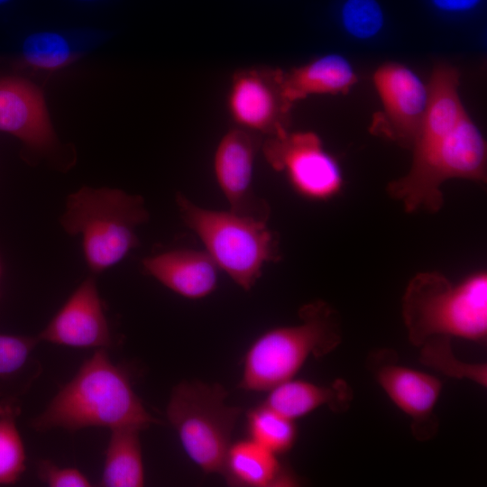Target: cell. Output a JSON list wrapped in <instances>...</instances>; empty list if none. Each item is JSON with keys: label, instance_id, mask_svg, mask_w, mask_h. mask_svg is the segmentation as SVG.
Masks as SVG:
<instances>
[{"label": "cell", "instance_id": "obj_1", "mask_svg": "<svg viewBox=\"0 0 487 487\" xmlns=\"http://www.w3.org/2000/svg\"><path fill=\"white\" fill-rule=\"evenodd\" d=\"M411 147L409 170L387 186L408 213L438 212L448 179L486 182V142L467 113L457 122H423Z\"/></svg>", "mask_w": 487, "mask_h": 487}, {"label": "cell", "instance_id": "obj_2", "mask_svg": "<svg viewBox=\"0 0 487 487\" xmlns=\"http://www.w3.org/2000/svg\"><path fill=\"white\" fill-rule=\"evenodd\" d=\"M159 423L134 392L128 374L96 349L75 376L52 398L32 422L40 432L87 427H137Z\"/></svg>", "mask_w": 487, "mask_h": 487}, {"label": "cell", "instance_id": "obj_3", "mask_svg": "<svg viewBox=\"0 0 487 487\" xmlns=\"http://www.w3.org/2000/svg\"><path fill=\"white\" fill-rule=\"evenodd\" d=\"M409 341L419 347L435 336L482 343L487 336V273L475 271L453 283L438 271L417 273L402 297Z\"/></svg>", "mask_w": 487, "mask_h": 487}, {"label": "cell", "instance_id": "obj_4", "mask_svg": "<svg viewBox=\"0 0 487 487\" xmlns=\"http://www.w3.org/2000/svg\"><path fill=\"white\" fill-rule=\"evenodd\" d=\"M148 219L139 195L82 187L69 195L60 224L70 235L80 236L86 263L93 274H98L140 245L137 229Z\"/></svg>", "mask_w": 487, "mask_h": 487}, {"label": "cell", "instance_id": "obj_5", "mask_svg": "<svg viewBox=\"0 0 487 487\" xmlns=\"http://www.w3.org/2000/svg\"><path fill=\"white\" fill-rule=\"evenodd\" d=\"M299 323L269 329L248 348L239 387L265 391L290 380L310 357H322L342 341L338 313L326 302L303 305Z\"/></svg>", "mask_w": 487, "mask_h": 487}, {"label": "cell", "instance_id": "obj_6", "mask_svg": "<svg viewBox=\"0 0 487 487\" xmlns=\"http://www.w3.org/2000/svg\"><path fill=\"white\" fill-rule=\"evenodd\" d=\"M176 203L182 221L218 269L243 289H253L264 266L281 259L279 236L267 223L229 210L204 208L181 193H177Z\"/></svg>", "mask_w": 487, "mask_h": 487}, {"label": "cell", "instance_id": "obj_7", "mask_svg": "<svg viewBox=\"0 0 487 487\" xmlns=\"http://www.w3.org/2000/svg\"><path fill=\"white\" fill-rule=\"evenodd\" d=\"M217 383L182 381L171 391L166 415L188 456L205 473L222 472L231 436L240 416L226 403Z\"/></svg>", "mask_w": 487, "mask_h": 487}, {"label": "cell", "instance_id": "obj_8", "mask_svg": "<svg viewBox=\"0 0 487 487\" xmlns=\"http://www.w3.org/2000/svg\"><path fill=\"white\" fill-rule=\"evenodd\" d=\"M262 152L271 167L283 173L302 198L326 201L341 192L344 179L340 165L316 133L286 131L270 136Z\"/></svg>", "mask_w": 487, "mask_h": 487}, {"label": "cell", "instance_id": "obj_9", "mask_svg": "<svg viewBox=\"0 0 487 487\" xmlns=\"http://www.w3.org/2000/svg\"><path fill=\"white\" fill-rule=\"evenodd\" d=\"M373 83L384 112L374 121L373 133L411 147L427 108V86L413 70L393 62L376 69Z\"/></svg>", "mask_w": 487, "mask_h": 487}, {"label": "cell", "instance_id": "obj_10", "mask_svg": "<svg viewBox=\"0 0 487 487\" xmlns=\"http://www.w3.org/2000/svg\"><path fill=\"white\" fill-rule=\"evenodd\" d=\"M257 142L250 132L234 129L219 142L214 156V172L229 211L267 223L271 208L253 188Z\"/></svg>", "mask_w": 487, "mask_h": 487}, {"label": "cell", "instance_id": "obj_11", "mask_svg": "<svg viewBox=\"0 0 487 487\" xmlns=\"http://www.w3.org/2000/svg\"><path fill=\"white\" fill-rule=\"evenodd\" d=\"M234 120L248 132L273 136L287 130L290 107L285 102L279 70H245L232 82L228 96Z\"/></svg>", "mask_w": 487, "mask_h": 487}, {"label": "cell", "instance_id": "obj_12", "mask_svg": "<svg viewBox=\"0 0 487 487\" xmlns=\"http://www.w3.org/2000/svg\"><path fill=\"white\" fill-rule=\"evenodd\" d=\"M40 341L74 347L107 348L112 337L95 276L86 278L37 335Z\"/></svg>", "mask_w": 487, "mask_h": 487}, {"label": "cell", "instance_id": "obj_13", "mask_svg": "<svg viewBox=\"0 0 487 487\" xmlns=\"http://www.w3.org/2000/svg\"><path fill=\"white\" fill-rule=\"evenodd\" d=\"M0 132L15 136L39 154L59 147L41 90L23 78H0Z\"/></svg>", "mask_w": 487, "mask_h": 487}, {"label": "cell", "instance_id": "obj_14", "mask_svg": "<svg viewBox=\"0 0 487 487\" xmlns=\"http://www.w3.org/2000/svg\"><path fill=\"white\" fill-rule=\"evenodd\" d=\"M374 373L392 402L412 418L414 436L418 440L431 438L438 427L434 408L441 393V381L391 360L380 362L374 368Z\"/></svg>", "mask_w": 487, "mask_h": 487}, {"label": "cell", "instance_id": "obj_15", "mask_svg": "<svg viewBox=\"0 0 487 487\" xmlns=\"http://www.w3.org/2000/svg\"><path fill=\"white\" fill-rule=\"evenodd\" d=\"M149 276L176 294L189 299L210 295L217 287L220 271L206 251L176 249L144 258Z\"/></svg>", "mask_w": 487, "mask_h": 487}, {"label": "cell", "instance_id": "obj_16", "mask_svg": "<svg viewBox=\"0 0 487 487\" xmlns=\"http://www.w3.org/2000/svg\"><path fill=\"white\" fill-rule=\"evenodd\" d=\"M283 98L291 106L308 96L346 94L357 82L350 62L339 54L317 58L288 72L279 70Z\"/></svg>", "mask_w": 487, "mask_h": 487}, {"label": "cell", "instance_id": "obj_17", "mask_svg": "<svg viewBox=\"0 0 487 487\" xmlns=\"http://www.w3.org/2000/svg\"><path fill=\"white\" fill-rule=\"evenodd\" d=\"M268 391L263 403L292 420L322 406L336 412L345 411L353 400L352 389L342 380L324 386L292 378Z\"/></svg>", "mask_w": 487, "mask_h": 487}, {"label": "cell", "instance_id": "obj_18", "mask_svg": "<svg viewBox=\"0 0 487 487\" xmlns=\"http://www.w3.org/2000/svg\"><path fill=\"white\" fill-rule=\"evenodd\" d=\"M278 455L252 439L230 445L222 468L228 482L248 487L295 485V478L283 468Z\"/></svg>", "mask_w": 487, "mask_h": 487}, {"label": "cell", "instance_id": "obj_19", "mask_svg": "<svg viewBox=\"0 0 487 487\" xmlns=\"http://www.w3.org/2000/svg\"><path fill=\"white\" fill-rule=\"evenodd\" d=\"M103 39L91 31L36 32L22 46V63L32 69L55 71L78 60Z\"/></svg>", "mask_w": 487, "mask_h": 487}, {"label": "cell", "instance_id": "obj_20", "mask_svg": "<svg viewBox=\"0 0 487 487\" xmlns=\"http://www.w3.org/2000/svg\"><path fill=\"white\" fill-rule=\"evenodd\" d=\"M111 430L106 450L100 485L104 487H141L144 485V467L137 427Z\"/></svg>", "mask_w": 487, "mask_h": 487}, {"label": "cell", "instance_id": "obj_21", "mask_svg": "<svg viewBox=\"0 0 487 487\" xmlns=\"http://www.w3.org/2000/svg\"><path fill=\"white\" fill-rule=\"evenodd\" d=\"M247 429L250 439L276 455L289 451L297 436L294 420L264 403L248 412Z\"/></svg>", "mask_w": 487, "mask_h": 487}, {"label": "cell", "instance_id": "obj_22", "mask_svg": "<svg viewBox=\"0 0 487 487\" xmlns=\"http://www.w3.org/2000/svg\"><path fill=\"white\" fill-rule=\"evenodd\" d=\"M19 408L0 404V486L16 483L26 469V452L16 425Z\"/></svg>", "mask_w": 487, "mask_h": 487}, {"label": "cell", "instance_id": "obj_23", "mask_svg": "<svg viewBox=\"0 0 487 487\" xmlns=\"http://www.w3.org/2000/svg\"><path fill=\"white\" fill-rule=\"evenodd\" d=\"M420 347V362L449 377L469 379L482 387L487 384L485 363H468L460 361L453 354L451 338L435 336Z\"/></svg>", "mask_w": 487, "mask_h": 487}, {"label": "cell", "instance_id": "obj_24", "mask_svg": "<svg viewBox=\"0 0 487 487\" xmlns=\"http://www.w3.org/2000/svg\"><path fill=\"white\" fill-rule=\"evenodd\" d=\"M340 20L348 34L367 40L382 29L384 14L377 0H345L341 7Z\"/></svg>", "mask_w": 487, "mask_h": 487}, {"label": "cell", "instance_id": "obj_25", "mask_svg": "<svg viewBox=\"0 0 487 487\" xmlns=\"http://www.w3.org/2000/svg\"><path fill=\"white\" fill-rule=\"evenodd\" d=\"M39 342L38 336L0 334V376L19 371Z\"/></svg>", "mask_w": 487, "mask_h": 487}, {"label": "cell", "instance_id": "obj_26", "mask_svg": "<svg viewBox=\"0 0 487 487\" xmlns=\"http://www.w3.org/2000/svg\"><path fill=\"white\" fill-rule=\"evenodd\" d=\"M40 479L50 487H89L91 482L74 467H60L50 461H41L38 468Z\"/></svg>", "mask_w": 487, "mask_h": 487}, {"label": "cell", "instance_id": "obj_27", "mask_svg": "<svg viewBox=\"0 0 487 487\" xmlns=\"http://www.w3.org/2000/svg\"><path fill=\"white\" fill-rule=\"evenodd\" d=\"M435 8L446 13H463L474 9L482 0H430Z\"/></svg>", "mask_w": 487, "mask_h": 487}, {"label": "cell", "instance_id": "obj_28", "mask_svg": "<svg viewBox=\"0 0 487 487\" xmlns=\"http://www.w3.org/2000/svg\"><path fill=\"white\" fill-rule=\"evenodd\" d=\"M9 0H0V5L8 2Z\"/></svg>", "mask_w": 487, "mask_h": 487}, {"label": "cell", "instance_id": "obj_29", "mask_svg": "<svg viewBox=\"0 0 487 487\" xmlns=\"http://www.w3.org/2000/svg\"><path fill=\"white\" fill-rule=\"evenodd\" d=\"M78 1H83V2H93V1H96V0H78Z\"/></svg>", "mask_w": 487, "mask_h": 487}, {"label": "cell", "instance_id": "obj_30", "mask_svg": "<svg viewBox=\"0 0 487 487\" xmlns=\"http://www.w3.org/2000/svg\"><path fill=\"white\" fill-rule=\"evenodd\" d=\"M0 274H1V268H0Z\"/></svg>", "mask_w": 487, "mask_h": 487}]
</instances>
